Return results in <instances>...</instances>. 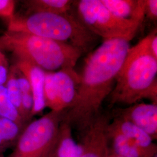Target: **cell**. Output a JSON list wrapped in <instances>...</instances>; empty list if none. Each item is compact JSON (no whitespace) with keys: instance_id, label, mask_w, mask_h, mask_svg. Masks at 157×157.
Here are the masks:
<instances>
[{"instance_id":"obj_1","label":"cell","mask_w":157,"mask_h":157,"mask_svg":"<svg viewBox=\"0 0 157 157\" xmlns=\"http://www.w3.org/2000/svg\"><path fill=\"white\" fill-rule=\"evenodd\" d=\"M130 48L128 40H104L90 54L80 75L77 95L63 121L81 131L101 113Z\"/></svg>"},{"instance_id":"obj_2","label":"cell","mask_w":157,"mask_h":157,"mask_svg":"<svg viewBox=\"0 0 157 157\" xmlns=\"http://www.w3.org/2000/svg\"><path fill=\"white\" fill-rule=\"evenodd\" d=\"M157 59L148 48V36L130 47L118 72L110 105H130L147 98L157 104Z\"/></svg>"},{"instance_id":"obj_3","label":"cell","mask_w":157,"mask_h":157,"mask_svg":"<svg viewBox=\"0 0 157 157\" xmlns=\"http://www.w3.org/2000/svg\"><path fill=\"white\" fill-rule=\"evenodd\" d=\"M0 49L45 72L74 69L83 52L72 45L30 34L6 31L0 36Z\"/></svg>"},{"instance_id":"obj_4","label":"cell","mask_w":157,"mask_h":157,"mask_svg":"<svg viewBox=\"0 0 157 157\" xmlns=\"http://www.w3.org/2000/svg\"><path fill=\"white\" fill-rule=\"evenodd\" d=\"M7 31L22 32L62 42L78 48L83 52L90 49L96 36L71 14L46 12L15 15L6 21Z\"/></svg>"},{"instance_id":"obj_5","label":"cell","mask_w":157,"mask_h":157,"mask_svg":"<svg viewBox=\"0 0 157 157\" xmlns=\"http://www.w3.org/2000/svg\"><path fill=\"white\" fill-rule=\"evenodd\" d=\"M76 11L78 19L84 26L104 40L124 39L130 41L141 25L113 15L100 0L76 1Z\"/></svg>"},{"instance_id":"obj_6","label":"cell","mask_w":157,"mask_h":157,"mask_svg":"<svg viewBox=\"0 0 157 157\" xmlns=\"http://www.w3.org/2000/svg\"><path fill=\"white\" fill-rule=\"evenodd\" d=\"M67 111H50L23 129L10 157H44L56 140Z\"/></svg>"},{"instance_id":"obj_7","label":"cell","mask_w":157,"mask_h":157,"mask_svg":"<svg viewBox=\"0 0 157 157\" xmlns=\"http://www.w3.org/2000/svg\"><path fill=\"white\" fill-rule=\"evenodd\" d=\"M109 113L101 112L87 127L80 131L81 157H108L109 152L107 128Z\"/></svg>"},{"instance_id":"obj_8","label":"cell","mask_w":157,"mask_h":157,"mask_svg":"<svg viewBox=\"0 0 157 157\" xmlns=\"http://www.w3.org/2000/svg\"><path fill=\"white\" fill-rule=\"evenodd\" d=\"M111 117L123 119L141 129L152 139H157V104L135 103L124 108L113 109Z\"/></svg>"},{"instance_id":"obj_9","label":"cell","mask_w":157,"mask_h":157,"mask_svg":"<svg viewBox=\"0 0 157 157\" xmlns=\"http://www.w3.org/2000/svg\"><path fill=\"white\" fill-rule=\"evenodd\" d=\"M14 65L28 80L32 91L33 107L32 111V118L43 112L45 105L44 97V87L45 71L33 64L16 59Z\"/></svg>"},{"instance_id":"obj_10","label":"cell","mask_w":157,"mask_h":157,"mask_svg":"<svg viewBox=\"0 0 157 157\" xmlns=\"http://www.w3.org/2000/svg\"><path fill=\"white\" fill-rule=\"evenodd\" d=\"M54 78L61 109L67 111L75 101L80 75L75 69H61L54 72Z\"/></svg>"},{"instance_id":"obj_11","label":"cell","mask_w":157,"mask_h":157,"mask_svg":"<svg viewBox=\"0 0 157 157\" xmlns=\"http://www.w3.org/2000/svg\"><path fill=\"white\" fill-rule=\"evenodd\" d=\"M107 135L109 151L120 157H154L157 154V149H146L137 145L121 134L109 123Z\"/></svg>"},{"instance_id":"obj_12","label":"cell","mask_w":157,"mask_h":157,"mask_svg":"<svg viewBox=\"0 0 157 157\" xmlns=\"http://www.w3.org/2000/svg\"><path fill=\"white\" fill-rule=\"evenodd\" d=\"M112 14L126 21L142 24L146 17V0H100Z\"/></svg>"},{"instance_id":"obj_13","label":"cell","mask_w":157,"mask_h":157,"mask_svg":"<svg viewBox=\"0 0 157 157\" xmlns=\"http://www.w3.org/2000/svg\"><path fill=\"white\" fill-rule=\"evenodd\" d=\"M109 124L121 134L141 147L146 149H157V144L151 138L135 124L118 117H111Z\"/></svg>"},{"instance_id":"obj_14","label":"cell","mask_w":157,"mask_h":157,"mask_svg":"<svg viewBox=\"0 0 157 157\" xmlns=\"http://www.w3.org/2000/svg\"><path fill=\"white\" fill-rule=\"evenodd\" d=\"M82 148L74 139L72 126L63 120L56 140L55 157H81Z\"/></svg>"},{"instance_id":"obj_15","label":"cell","mask_w":157,"mask_h":157,"mask_svg":"<svg viewBox=\"0 0 157 157\" xmlns=\"http://www.w3.org/2000/svg\"><path fill=\"white\" fill-rule=\"evenodd\" d=\"M75 1L71 0H29L23 3L30 13L46 12L59 15L71 14Z\"/></svg>"},{"instance_id":"obj_16","label":"cell","mask_w":157,"mask_h":157,"mask_svg":"<svg viewBox=\"0 0 157 157\" xmlns=\"http://www.w3.org/2000/svg\"><path fill=\"white\" fill-rule=\"evenodd\" d=\"M25 127L10 119L0 117V155L15 147Z\"/></svg>"},{"instance_id":"obj_17","label":"cell","mask_w":157,"mask_h":157,"mask_svg":"<svg viewBox=\"0 0 157 157\" xmlns=\"http://www.w3.org/2000/svg\"><path fill=\"white\" fill-rule=\"evenodd\" d=\"M16 68L17 80L21 94L23 118L25 121L29 124L32 118V111L33 107L32 91L28 80L17 67Z\"/></svg>"},{"instance_id":"obj_18","label":"cell","mask_w":157,"mask_h":157,"mask_svg":"<svg viewBox=\"0 0 157 157\" xmlns=\"http://www.w3.org/2000/svg\"><path fill=\"white\" fill-rule=\"evenodd\" d=\"M0 117L10 119L23 126L28 124L12 104L4 85L0 86Z\"/></svg>"},{"instance_id":"obj_19","label":"cell","mask_w":157,"mask_h":157,"mask_svg":"<svg viewBox=\"0 0 157 157\" xmlns=\"http://www.w3.org/2000/svg\"><path fill=\"white\" fill-rule=\"evenodd\" d=\"M44 97L45 108L53 111H63L61 107L54 78V72H45Z\"/></svg>"},{"instance_id":"obj_20","label":"cell","mask_w":157,"mask_h":157,"mask_svg":"<svg viewBox=\"0 0 157 157\" xmlns=\"http://www.w3.org/2000/svg\"><path fill=\"white\" fill-rule=\"evenodd\" d=\"M4 86L12 104L23 119L21 94L17 80V68L14 64L10 67L9 74Z\"/></svg>"},{"instance_id":"obj_21","label":"cell","mask_w":157,"mask_h":157,"mask_svg":"<svg viewBox=\"0 0 157 157\" xmlns=\"http://www.w3.org/2000/svg\"><path fill=\"white\" fill-rule=\"evenodd\" d=\"M16 1L13 0H0V17L6 21L15 16Z\"/></svg>"},{"instance_id":"obj_22","label":"cell","mask_w":157,"mask_h":157,"mask_svg":"<svg viewBox=\"0 0 157 157\" xmlns=\"http://www.w3.org/2000/svg\"><path fill=\"white\" fill-rule=\"evenodd\" d=\"M10 66L4 52L0 49V86L4 85L10 72Z\"/></svg>"},{"instance_id":"obj_23","label":"cell","mask_w":157,"mask_h":157,"mask_svg":"<svg viewBox=\"0 0 157 157\" xmlns=\"http://www.w3.org/2000/svg\"><path fill=\"white\" fill-rule=\"evenodd\" d=\"M146 15L151 20H157V0H146Z\"/></svg>"},{"instance_id":"obj_24","label":"cell","mask_w":157,"mask_h":157,"mask_svg":"<svg viewBox=\"0 0 157 157\" xmlns=\"http://www.w3.org/2000/svg\"><path fill=\"white\" fill-rule=\"evenodd\" d=\"M148 36V48L152 56L157 59V30H154Z\"/></svg>"},{"instance_id":"obj_25","label":"cell","mask_w":157,"mask_h":157,"mask_svg":"<svg viewBox=\"0 0 157 157\" xmlns=\"http://www.w3.org/2000/svg\"><path fill=\"white\" fill-rule=\"evenodd\" d=\"M56 140H57V139H56ZM56 140L54 142V143L52 144V146L51 147V148L48 150V151L47 152V153L45 154L44 157H55V150H56Z\"/></svg>"},{"instance_id":"obj_26","label":"cell","mask_w":157,"mask_h":157,"mask_svg":"<svg viewBox=\"0 0 157 157\" xmlns=\"http://www.w3.org/2000/svg\"><path fill=\"white\" fill-rule=\"evenodd\" d=\"M108 157H120V156H119L118 155H116V154H113V153H112L111 152H110L109 151V154H108Z\"/></svg>"},{"instance_id":"obj_27","label":"cell","mask_w":157,"mask_h":157,"mask_svg":"<svg viewBox=\"0 0 157 157\" xmlns=\"http://www.w3.org/2000/svg\"><path fill=\"white\" fill-rule=\"evenodd\" d=\"M0 157H5L4 155H0Z\"/></svg>"},{"instance_id":"obj_28","label":"cell","mask_w":157,"mask_h":157,"mask_svg":"<svg viewBox=\"0 0 157 157\" xmlns=\"http://www.w3.org/2000/svg\"><path fill=\"white\" fill-rule=\"evenodd\" d=\"M154 157H157V155H155V156H154Z\"/></svg>"}]
</instances>
